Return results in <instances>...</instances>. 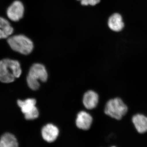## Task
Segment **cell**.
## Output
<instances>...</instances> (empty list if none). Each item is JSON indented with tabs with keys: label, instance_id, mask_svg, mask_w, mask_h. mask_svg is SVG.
Wrapping results in <instances>:
<instances>
[{
	"label": "cell",
	"instance_id": "ba28073f",
	"mask_svg": "<svg viewBox=\"0 0 147 147\" xmlns=\"http://www.w3.org/2000/svg\"><path fill=\"white\" fill-rule=\"evenodd\" d=\"M92 121V117L90 114L85 111H81L77 115L76 124L80 129L87 130L90 128Z\"/></svg>",
	"mask_w": 147,
	"mask_h": 147
},
{
	"label": "cell",
	"instance_id": "9c48e42d",
	"mask_svg": "<svg viewBox=\"0 0 147 147\" xmlns=\"http://www.w3.org/2000/svg\"><path fill=\"white\" fill-rule=\"evenodd\" d=\"M98 94L94 91H88L85 93L83 96V104L86 108L88 110L95 108L98 104Z\"/></svg>",
	"mask_w": 147,
	"mask_h": 147
},
{
	"label": "cell",
	"instance_id": "2e32d148",
	"mask_svg": "<svg viewBox=\"0 0 147 147\" xmlns=\"http://www.w3.org/2000/svg\"><path fill=\"white\" fill-rule=\"evenodd\" d=\"M76 1H81V0H76Z\"/></svg>",
	"mask_w": 147,
	"mask_h": 147
},
{
	"label": "cell",
	"instance_id": "52a82bcc",
	"mask_svg": "<svg viewBox=\"0 0 147 147\" xmlns=\"http://www.w3.org/2000/svg\"><path fill=\"white\" fill-rule=\"evenodd\" d=\"M59 131L57 127L53 124H47L41 130V135L43 139L48 143L55 142L59 136Z\"/></svg>",
	"mask_w": 147,
	"mask_h": 147
},
{
	"label": "cell",
	"instance_id": "5bb4252c",
	"mask_svg": "<svg viewBox=\"0 0 147 147\" xmlns=\"http://www.w3.org/2000/svg\"><path fill=\"white\" fill-rule=\"evenodd\" d=\"M27 82L29 88L33 90H36L40 87L39 81L27 76Z\"/></svg>",
	"mask_w": 147,
	"mask_h": 147
},
{
	"label": "cell",
	"instance_id": "3957f363",
	"mask_svg": "<svg viewBox=\"0 0 147 147\" xmlns=\"http://www.w3.org/2000/svg\"><path fill=\"white\" fill-rule=\"evenodd\" d=\"M127 111L128 107L119 98H116L108 100L104 110L106 115L117 120L121 119Z\"/></svg>",
	"mask_w": 147,
	"mask_h": 147
},
{
	"label": "cell",
	"instance_id": "8fae6325",
	"mask_svg": "<svg viewBox=\"0 0 147 147\" xmlns=\"http://www.w3.org/2000/svg\"><path fill=\"white\" fill-rule=\"evenodd\" d=\"M132 121L136 130L140 134L147 132V117L142 114L134 115Z\"/></svg>",
	"mask_w": 147,
	"mask_h": 147
},
{
	"label": "cell",
	"instance_id": "7c38bea8",
	"mask_svg": "<svg viewBox=\"0 0 147 147\" xmlns=\"http://www.w3.org/2000/svg\"><path fill=\"white\" fill-rule=\"evenodd\" d=\"M13 32V28L9 21L0 16V39L8 38Z\"/></svg>",
	"mask_w": 147,
	"mask_h": 147
},
{
	"label": "cell",
	"instance_id": "277c9868",
	"mask_svg": "<svg viewBox=\"0 0 147 147\" xmlns=\"http://www.w3.org/2000/svg\"><path fill=\"white\" fill-rule=\"evenodd\" d=\"M36 99L33 98H28L25 100H17V104L21 108L26 119L31 120L38 117L39 113L36 105Z\"/></svg>",
	"mask_w": 147,
	"mask_h": 147
},
{
	"label": "cell",
	"instance_id": "6da1fadb",
	"mask_svg": "<svg viewBox=\"0 0 147 147\" xmlns=\"http://www.w3.org/2000/svg\"><path fill=\"white\" fill-rule=\"evenodd\" d=\"M21 65L18 61L9 59L0 61V82L12 83L21 76Z\"/></svg>",
	"mask_w": 147,
	"mask_h": 147
},
{
	"label": "cell",
	"instance_id": "30bf717a",
	"mask_svg": "<svg viewBox=\"0 0 147 147\" xmlns=\"http://www.w3.org/2000/svg\"><path fill=\"white\" fill-rule=\"evenodd\" d=\"M108 26L110 30L114 32L121 31L124 27L123 18L119 13H113L108 18Z\"/></svg>",
	"mask_w": 147,
	"mask_h": 147
},
{
	"label": "cell",
	"instance_id": "9a60e30c",
	"mask_svg": "<svg viewBox=\"0 0 147 147\" xmlns=\"http://www.w3.org/2000/svg\"><path fill=\"white\" fill-rule=\"evenodd\" d=\"M101 0H81L80 3L82 6H94L100 3Z\"/></svg>",
	"mask_w": 147,
	"mask_h": 147
},
{
	"label": "cell",
	"instance_id": "7a4b0ae2",
	"mask_svg": "<svg viewBox=\"0 0 147 147\" xmlns=\"http://www.w3.org/2000/svg\"><path fill=\"white\" fill-rule=\"evenodd\" d=\"M7 42L12 50L22 55L30 54L34 47L31 39L24 34L10 36L7 38Z\"/></svg>",
	"mask_w": 147,
	"mask_h": 147
},
{
	"label": "cell",
	"instance_id": "5b68a950",
	"mask_svg": "<svg viewBox=\"0 0 147 147\" xmlns=\"http://www.w3.org/2000/svg\"><path fill=\"white\" fill-rule=\"evenodd\" d=\"M25 12L24 4L19 0L14 1L7 10V17L11 21H17L23 18Z\"/></svg>",
	"mask_w": 147,
	"mask_h": 147
},
{
	"label": "cell",
	"instance_id": "4fadbf2b",
	"mask_svg": "<svg viewBox=\"0 0 147 147\" xmlns=\"http://www.w3.org/2000/svg\"><path fill=\"white\" fill-rule=\"evenodd\" d=\"M18 146L16 137L10 133H5L0 139V147H17Z\"/></svg>",
	"mask_w": 147,
	"mask_h": 147
},
{
	"label": "cell",
	"instance_id": "8992f818",
	"mask_svg": "<svg viewBox=\"0 0 147 147\" xmlns=\"http://www.w3.org/2000/svg\"><path fill=\"white\" fill-rule=\"evenodd\" d=\"M28 76L45 82L48 79V73L45 66L42 64L36 63L31 67Z\"/></svg>",
	"mask_w": 147,
	"mask_h": 147
}]
</instances>
